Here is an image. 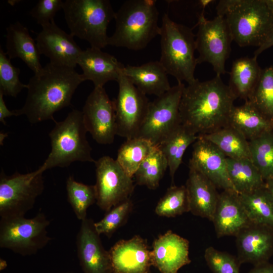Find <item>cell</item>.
Masks as SVG:
<instances>
[{
	"mask_svg": "<svg viewBox=\"0 0 273 273\" xmlns=\"http://www.w3.org/2000/svg\"><path fill=\"white\" fill-rule=\"evenodd\" d=\"M237 97L220 75L185 86L180 100L181 123L198 135L210 133L228 125Z\"/></svg>",
	"mask_w": 273,
	"mask_h": 273,
	"instance_id": "6da1fadb",
	"label": "cell"
},
{
	"mask_svg": "<svg viewBox=\"0 0 273 273\" xmlns=\"http://www.w3.org/2000/svg\"><path fill=\"white\" fill-rule=\"evenodd\" d=\"M83 81L74 68L48 63L30 78L24 104L14 110L16 116L25 115L31 124L55 122L54 113L71 105L74 93Z\"/></svg>",
	"mask_w": 273,
	"mask_h": 273,
	"instance_id": "7a4b0ae2",
	"label": "cell"
},
{
	"mask_svg": "<svg viewBox=\"0 0 273 273\" xmlns=\"http://www.w3.org/2000/svg\"><path fill=\"white\" fill-rule=\"evenodd\" d=\"M154 0H127L115 12V29L108 46L133 51L145 48L159 35V12Z\"/></svg>",
	"mask_w": 273,
	"mask_h": 273,
	"instance_id": "3957f363",
	"label": "cell"
},
{
	"mask_svg": "<svg viewBox=\"0 0 273 273\" xmlns=\"http://www.w3.org/2000/svg\"><path fill=\"white\" fill-rule=\"evenodd\" d=\"M216 11L225 19L233 40L242 47H259L273 26V15L264 0H221Z\"/></svg>",
	"mask_w": 273,
	"mask_h": 273,
	"instance_id": "277c9868",
	"label": "cell"
},
{
	"mask_svg": "<svg viewBox=\"0 0 273 273\" xmlns=\"http://www.w3.org/2000/svg\"><path fill=\"white\" fill-rule=\"evenodd\" d=\"M161 56L159 62L168 75L178 82L188 84L196 78L194 73L197 63L195 56V35L190 27L173 21L167 14L160 26Z\"/></svg>",
	"mask_w": 273,
	"mask_h": 273,
	"instance_id": "5b68a950",
	"label": "cell"
},
{
	"mask_svg": "<svg viewBox=\"0 0 273 273\" xmlns=\"http://www.w3.org/2000/svg\"><path fill=\"white\" fill-rule=\"evenodd\" d=\"M55 122L49 134L51 152L39 168L44 172L56 167H66L76 161L95 163L82 111L73 109L63 120Z\"/></svg>",
	"mask_w": 273,
	"mask_h": 273,
	"instance_id": "8992f818",
	"label": "cell"
},
{
	"mask_svg": "<svg viewBox=\"0 0 273 273\" xmlns=\"http://www.w3.org/2000/svg\"><path fill=\"white\" fill-rule=\"evenodd\" d=\"M63 10L72 35L87 41L91 47L108 46L107 28L115 14L110 1L66 0Z\"/></svg>",
	"mask_w": 273,
	"mask_h": 273,
	"instance_id": "52a82bcc",
	"label": "cell"
},
{
	"mask_svg": "<svg viewBox=\"0 0 273 273\" xmlns=\"http://www.w3.org/2000/svg\"><path fill=\"white\" fill-rule=\"evenodd\" d=\"M50 224L42 212L32 218H1L0 247L23 256L35 254L52 239L47 231Z\"/></svg>",
	"mask_w": 273,
	"mask_h": 273,
	"instance_id": "ba28073f",
	"label": "cell"
},
{
	"mask_svg": "<svg viewBox=\"0 0 273 273\" xmlns=\"http://www.w3.org/2000/svg\"><path fill=\"white\" fill-rule=\"evenodd\" d=\"M43 172L38 168L25 174L16 172L8 175L1 169V218L24 216L33 208L36 199L44 190Z\"/></svg>",
	"mask_w": 273,
	"mask_h": 273,
	"instance_id": "9c48e42d",
	"label": "cell"
},
{
	"mask_svg": "<svg viewBox=\"0 0 273 273\" xmlns=\"http://www.w3.org/2000/svg\"><path fill=\"white\" fill-rule=\"evenodd\" d=\"M182 82L150 102L145 118L136 138L146 139L157 147L180 124L179 106Z\"/></svg>",
	"mask_w": 273,
	"mask_h": 273,
	"instance_id": "30bf717a",
	"label": "cell"
},
{
	"mask_svg": "<svg viewBox=\"0 0 273 273\" xmlns=\"http://www.w3.org/2000/svg\"><path fill=\"white\" fill-rule=\"evenodd\" d=\"M196 49L199 56L198 64H210L217 75L224 74L225 64L231 51L233 41L224 17L217 15L212 20L205 18L202 12L198 17Z\"/></svg>",
	"mask_w": 273,
	"mask_h": 273,
	"instance_id": "8fae6325",
	"label": "cell"
},
{
	"mask_svg": "<svg viewBox=\"0 0 273 273\" xmlns=\"http://www.w3.org/2000/svg\"><path fill=\"white\" fill-rule=\"evenodd\" d=\"M95 164L96 203L107 212L130 198L134 189L133 181L117 161L109 156L100 158Z\"/></svg>",
	"mask_w": 273,
	"mask_h": 273,
	"instance_id": "7c38bea8",
	"label": "cell"
},
{
	"mask_svg": "<svg viewBox=\"0 0 273 273\" xmlns=\"http://www.w3.org/2000/svg\"><path fill=\"white\" fill-rule=\"evenodd\" d=\"M118 93L114 103L116 135L126 140L136 138L145 118L150 101L123 74L117 81Z\"/></svg>",
	"mask_w": 273,
	"mask_h": 273,
	"instance_id": "4fadbf2b",
	"label": "cell"
},
{
	"mask_svg": "<svg viewBox=\"0 0 273 273\" xmlns=\"http://www.w3.org/2000/svg\"><path fill=\"white\" fill-rule=\"evenodd\" d=\"M84 124L98 144H112L116 135V115L114 101L104 87H94L87 97L82 108Z\"/></svg>",
	"mask_w": 273,
	"mask_h": 273,
	"instance_id": "5bb4252c",
	"label": "cell"
},
{
	"mask_svg": "<svg viewBox=\"0 0 273 273\" xmlns=\"http://www.w3.org/2000/svg\"><path fill=\"white\" fill-rule=\"evenodd\" d=\"M35 40L40 55L51 63L74 68L83 50L74 40V36L59 27L55 21L41 26Z\"/></svg>",
	"mask_w": 273,
	"mask_h": 273,
	"instance_id": "9a60e30c",
	"label": "cell"
},
{
	"mask_svg": "<svg viewBox=\"0 0 273 273\" xmlns=\"http://www.w3.org/2000/svg\"><path fill=\"white\" fill-rule=\"evenodd\" d=\"M189 166L203 175L216 188L236 192L229 176L226 157L215 145L200 135L193 143Z\"/></svg>",
	"mask_w": 273,
	"mask_h": 273,
	"instance_id": "2e32d148",
	"label": "cell"
},
{
	"mask_svg": "<svg viewBox=\"0 0 273 273\" xmlns=\"http://www.w3.org/2000/svg\"><path fill=\"white\" fill-rule=\"evenodd\" d=\"M94 221H81L76 237L77 254L83 273H113L109 251L103 247Z\"/></svg>",
	"mask_w": 273,
	"mask_h": 273,
	"instance_id": "e0dca14e",
	"label": "cell"
},
{
	"mask_svg": "<svg viewBox=\"0 0 273 273\" xmlns=\"http://www.w3.org/2000/svg\"><path fill=\"white\" fill-rule=\"evenodd\" d=\"M151 251L138 235L118 241L109 251L113 273H151Z\"/></svg>",
	"mask_w": 273,
	"mask_h": 273,
	"instance_id": "ac0fdd59",
	"label": "cell"
},
{
	"mask_svg": "<svg viewBox=\"0 0 273 273\" xmlns=\"http://www.w3.org/2000/svg\"><path fill=\"white\" fill-rule=\"evenodd\" d=\"M151 256L152 266L160 273H178L180 268L191 263L189 242L167 231L154 240Z\"/></svg>",
	"mask_w": 273,
	"mask_h": 273,
	"instance_id": "d6986e66",
	"label": "cell"
},
{
	"mask_svg": "<svg viewBox=\"0 0 273 273\" xmlns=\"http://www.w3.org/2000/svg\"><path fill=\"white\" fill-rule=\"evenodd\" d=\"M238 259L240 263L254 265L267 262L273 253V230L251 224L236 235Z\"/></svg>",
	"mask_w": 273,
	"mask_h": 273,
	"instance_id": "ffe728a7",
	"label": "cell"
},
{
	"mask_svg": "<svg viewBox=\"0 0 273 273\" xmlns=\"http://www.w3.org/2000/svg\"><path fill=\"white\" fill-rule=\"evenodd\" d=\"M77 65L82 70L84 81H92L95 87H103L110 81L117 82L124 67L112 55L91 47L82 51Z\"/></svg>",
	"mask_w": 273,
	"mask_h": 273,
	"instance_id": "44dd1931",
	"label": "cell"
},
{
	"mask_svg": "<svg viewBox=\"0 0 273 273\" xmlns=\"http://www.w3.org/2000/svg\"><path fill=\"white\" fill-rule=\"evenodd\" d=\"M218 238L235 236L252 224L245 212L238 193L223 191L218 200L212 221Z\"/></svg>",
	"mask_w": 273,
	"mask_h": 273,
	"instance_id": "7402d4cb",
	"label": "cell"
},
{
	"mask_svg": "<svg viewBox=\"0 0 273 273\" xmlns=\"http://www.w3.org/2000/svg\"><path fill=\"white\" fill-rule=\"evenodd\" d=\"M186 187L190 211L212 221L219 197L216 187L203 175L190 167Z\"/></svg>",
	"mask_w": 273,
	"mask_h": 273,
	"instance_id": "603a6c76",
	"label": "cell"
},
{
	"mask_svg": "<svg viewBox=\"0 0 273 273\" xmlns=\"http://www.w3.org/2000/svg\"><path fill=\"white\" fill-rule=\"evenodd\" d=\"M122 74L145 95L161 96L170 89L168 75L159 61L124 66Z\"/></svg>",
	"mask_w": 273,
	"mask_h": 273,
	"instance_id": "cb8c5ba5",
	"label": "cell"
},
{
	"mask_svg": "<svg viewBox=\"0 0 273 273\" xmlns=\"http://www.w3.org/2000/svg\"><path fill=\"white\" fill-rule=\"evenodd\" d=\"M6 38L5 53L10 59H20L34 73L42 68L36 42L26 26L19 22L10 24L6 28Z\"/></svg>",
	"mask_w": 273,
	"mask_h": 273,
	"instance_id": "d4e9b609",
	"label": "cell"
},
{
	"mask_svg": "<svg viewBox=\"0 0 273 273\" xmlns=\"http://www.w3.org/2000/svg\"><path fill=\"white\" fill-rule=\"evenodd\" d=\"M228 125L242 134L248 141L273 129V122L248 101L232 108Z\"/></svg>",
	"mask_w": 273,
	"mask_h": 273,
	"instance_id": "484cf974",
	"label": "cell"
},
{
	"mask_svg": "<svg viewBox=\"0 0 273 273\" xmlns=\"http://www.w3.org/2000/svg\"><path fill=\"white\" fill-rule=\"evenodd\" d=\"M261 70L254 57L240 58L233 62L229 86L237 98L248 100L258 82Z\"/></svg>",
	"mask_w": 273,
	"mask_h": 273,
	"instance_id": "4316f807",
	"label": "cell"
},
{
	"mask_svg": "<svg viewBox=\"0 0 273 273\" xmlns=\"http://www.w3.org/2000/svg\"><path fill=\"white\" fill-rule=\"evenodd\" d=\"M238 195L250 222L273 230V199L266 185L250 193Z\"/></svg>",
	"mask_w": 273,
	"mask_h": 273,
	"instance_id": "83f0119b",
	"label": "cell"
},
{
	"mask_svg": "<svg viewBox=\"0 0 273 273\" xmlns=\"http://www.w3.org/2000/svg\"><path fill=\"white\" fill-rule=\"evenodd\" d=\"M198 138L197 134L181 124L157 146L167 160L172 183L186 150Z\"/></svg>",
	"mask_w": 273,
	"mask_h": 273,
	"instance_id": "f1b7e54d",
	"label": "cell"
},
{
	"mask_svg": "<svg viewBox=\"0 0 273 273\" xmlns=\"http://www.w3.org/2000/svg\"><path fill=\"white\" fill-rule=\"evenodd\" d=\"M226 165L230 180L238 194L250 193L265 186L262 175L250 158L226 157Z\"/></svg>",
	"mask_w": 273,
	"mask_h": 273,
	"instance_id": "f546056e",
	"label": "cell"
},
{
	"mask_svg": "<svg viewBox=\"0 0 273 273\" xmlns=\"http://www.w3.org/2000/svg\"><path fill=\"white\" fill-rule=\"evenodd\" d=\"M200 136L215 145L226 157L250 159L249 141L229 125Z\"/></svg>",
	"mask_w": 273,
	"mask_h": 273,
	"instance_id": "4dcf8cb0",
	"label": "cell"
},
{
	"mask_svg": "<svg viewBox=\"0 0 273 273\" xmlns=\"http://www.w3.org/2000/svg\"><path fill=\"white\" fill-rule=\"evenodd\" d=\"M156 147L144 139H127L119 148L116 160L125 172L132 177L143 161Z\"/></svg>",
	"mask_w": 273,
	"mask_h": 273,
	"instance_id": "1f68e13d",
	"label": "cell"
},
{
	"mask_svg": "<svg viewBox=\"0 0 273 273\" xmlns=\"http://www.w3.org/2000/svg\"><path fill=\"white\" fill-rule=\"evenodd\" d=\"M250 159L264 180L273 178V129L249 141Z\"/></svg>",
	"mask_w": 273,
	"mask_h": 273,
	"instance_id": "d6a6232c",
	"label": "cell"
},
{
	"mask_svg": "<svg viewBox=\"0 0 273 273\" xmlns=\"http://www.w3.org/2000/svg\"><path fill=\"white\" fill-rule=\"evenodd\" d=\"M168 168L167 160L157 147L143 161L134 176L136 184L151 190L156 189Z\"/></svg>",
	"mask_w": 273,
	"mask_h": 273,
	"instance_id": "836d02e7",
	"label": "cell"
},
{
	"mask_svg": "<svg viewBox=\"0 0 273 273\" xmlns=\"http://www.w3.org/2000/svg\"><path fill=\"white\" fill-rule=\"evenodd\" d=\"M67 200L77 218L81 221L86 218L88 208L96 202L94 185L78 182L69 176L66 183Z\"/></svg>",
	"mask_w": 273,
	"mask_h": 273,
	"instance_id": "e575fe53",
	"label": "cell"
},
{
	"mask_svg": "<svg viewBox=\"0 0 273 273\" xmlns=\"http://www.w3.org/2000/svg\"><path fill=\"white\" fill-rule=\"evenodd\" d=\"M248 101L273 122V66L262 69L258 82Z\"/></svg>",
	"mask_w": 273,
	"mask_h": 273,
	"instance_id": "d590c367",
	"label": "cell"
},
{
	"mask_svg": "<svg viewBox=\"0 0 273 273\" xmlns=\"http://www.w3.org/2000/svg\"><path fill=\"white\" fill-rule=\"evenodd\" d=\"M159 216L174 217L190 211L186 186L172 185L159 200L155 209Z\"/></svg>",
	"mask_w": 273,
	"mask_h": 273,
	"instance_id": "8d00e7d4",
	"label": "cell"
},
{
	"mask_svg": "<svg viewBox=\"0 0 273 273\" xmlns=\"http://www.w3.org/2000/svg\"><path fill=\"white\" fill-rule=\"evenodd\" d=\"M132 208L133 203L129 198L107 211L102 219L94 222L97 233L110 238L126 221Z\"/></svg>",
	"mask_w": 273,
	"mask_h": 273,
	"instance_id": "74e56055",
	"label": "cell"
},
{
	"mask_svg": "<svg viewBox=\"0 0 273 273\" xmlns=\"http://www.w3.org/2000/svg\"><path fill=\"white\" fill-rule=\"evenodd\" d=\"M20 70L13 65L10 59L0 48V92L4 95L16 97L27 84L19 79Z\"/></svg>",
	"mask_w": 273,
	"mask_h": 273,
	"instance_id": "f35d334b",
	"label": "cell"
},
{
	"mask_svg": "<svg viewBox=\"0 0 273 273\" xmlns=\"http://www.w3.org/2000/svg\"><path fill=\"white\" fill-rule=\"evenodd\" d=\"M204 258L212 273H240L238 258L226 252L209 247L205 251Z\"/></svg>",
	"mask_w": 273,
	"mask_h": 273,
	"instance_id": "ab89813d",
	"label": "cell"
},
{
	"mask_svg": "<svg viewBox=\"0 0 273 273\" xmlns=\"http://www.w3.org/2000/svg\"><path fill=\"white\" fill-rule=\"evenodd\" d=\"M62 0H39L31 10V16L41 26L54 21L56 13L63 9Z\"/></svg>",
	"mask_w": 273,
	"mask_h": 273,
	"instance_id": "60d3db41",
	"label": "cell"
},
{
	"mask_svg": "<svg viewBox=\"0 0 273 273\" xmlns=\"http://www.w3.org/2000/svg\"><path fill=\"white\" fill-rule=\"evenodd\" d=\"M4 96L3 94L0 92V121L6 125L5 119L6 118L16 116V115L15 110L10 111L8 108L4 100Z\"/></svg>",
	"mask_w": 273,
	"mask_h": 273,
	"instance_id": "b9f144b4",
	"label": "cell"
},
{
	"mask_svg": "<svg viewBox=\"0 0 273 273\" xmlns=\"http://www.w3.org/2000/svg\"><path fill=\"white\" fill-rule=\"evenodd\" d=\"M273 46V26L265 41L258 47L254 53V57L256 58L265 50Z\"/></svg>",
	"mask_w": 273,
	"mask_h": 273,
	"instance_id": "7bdbcfd3",
	"label": "cell"
},
{
	"mask_svg": "<svg viewBox=\"0 0 273 273\" xmlns=\"http://www.w3.org/2000/svg\"><path fill=\"white\" fill-rule=\"evenodd\" d=\"M248 273H273V264L266 262L254 265Z\"/></svg>",
	"mask_w": 273,
	"mask_h": 273,
	"instance_id": "ee69618b",
	"label": "cell"
},
{
	"mask_svg": "<svg viewBox=\"0 0 273 273\" xmlns=\"http://www.w3.org/2000/svg\"><path fill=\"white\" fill-rule=\"evenodd\" d=\"M265 185L273 199V178L266 180Z\"/></svg>",
	"mask_w": 273,
	"mask_h": 273,
	"instance_id": "f6af8a7d",
	"label": "cell"
},
{
	"mask_svg": "<svg viewBox=\"0 0 273 273\" xmlns=\"http://www.w3.org/2000/svg\"><path fill=\"white\" fill-rule=\"evenodd\" d=\"M213 2V1L211 0H201L199 1V3L202 7L203 10H204L205 8Z\"/></svg>",
	"mask_w": 273,
	"mask_h": 273,
	"instance_id": "bcb514c9",
	"label": "cell"
},
{
	"mask_svg": "<svg viewBox=\"0 0 273 273\" xmlns=\"http://www.w3.org/2000/svg\"><path fill=\"white\" fill-rule=\"evenodd\" d=\"M264 2L268 9L273 15V0H264Z\"/></svg>",
	"mask_w": 273,
	"mask_h": 273,
	"instance_id": "7dc6e473",
	"label": "cell"
},
{
	"mask_svg": "<svg viewBox=\"0 0 273 273\" xmlns=\"http://www.w3.org/2000/svg\"><path fill=\"white\" fill-rule=\"evenodd\" d=\"M7 263L6 261L1 258L0 259V270H2L7 267Z\"/></svg>",
	"mask_w": 273,
	"mask_h": 273,
	"instance_id": "c3c4849f",
	"label": "cell"
}]
</instances>
